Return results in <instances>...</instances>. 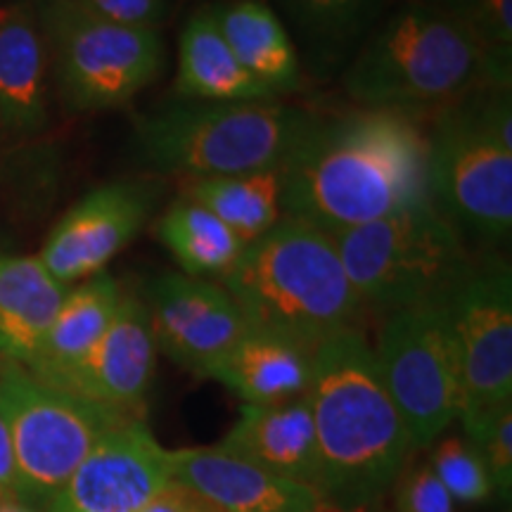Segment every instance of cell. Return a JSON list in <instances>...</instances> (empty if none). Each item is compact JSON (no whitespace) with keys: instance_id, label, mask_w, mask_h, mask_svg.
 Wrapping results in <instances>:
<instances>
[{"instance_id":"cell-1","label":"cell","mask_w":512,"mask_h":512,"mask_svg":"<svg viewBox=\"0 0 512 512\" xmlns=\"http://www.w3.org/2000/svg\"><path fill=\"white\" fill-rule=\"evenodd\" d=\"M280 174L283 216L328 235L432 202L427 128L408 112L316 117Z\"/></svg>"},{"instance_id":"cell-2","label":"cell","mask_w":512,"mask_h":512,"mask_svg":"<svg viewBox=\"0 0 512 512\" xmlns=\"http://www.w3.org/2000/svg\"><path fill=\"white\" fill-rule=\"evenodd\" d=\"M306 399L316 425L318 494L339 512L375 505L401 477L413 446L361 330L339 332L313 351Z\"/></svg>"},{"instance_id":"cell-3","label":"cell","mask_w":512,"mask_h":512,"mask_svg":"<svg viewBox=\"0 0 512 512\" xmlns=\"http://www.w3.org/2000/svg\"><path fill=\"white\" fill-rule=\"evenodd\" d=\"M221 285L249 330L285 337L309 351L356 328L366 311L332 235L287 216L249 242Z\"/></svg>"},{"instance_id":"cell-4","label":"cell","mask_w":512,"mask_h":512,"mask_svg":"<svg viewBox=\"0 0 512 512\" xmlns=\"http://www.w3.org/2000/svg\"><path fill=\"white\" fill-rule=\"evenodd\" d=\"M430 200L484 249L512 233V91L475 86L439 107L427 128Z\"/></svg>"},{"instance_id":"cell-5","label":"cell","mask_w":512,"mask_h":512,"mask_svg":"<svg viewBox=\"0 0 512 512\" xmlns=\"http://www.w3.org/2000/svg\"><path fill=\"white\" fill-rule=\"evenodd\" d=\"M316 114L275 100H181L136 124L140 159L183 181L283 169Z\"/></svg>"},{"instance_id":"cell-6","label":"cell","mask_w":512,"mask_h":512,"mask_svg":"<svg viewBox=\"0 0 512 512\" xmlns=\"http://www.w3.org/2000/svg\"><path fill=\"white\" fill-rule=\"evenodd\" d=\"M342 83L363 110L415 114L482 86L484 72L463 19L401 3L363 38Z\"/></svg>"},{"instance_id":"cell-7","label":"cell","mask_w":512,"mask_h":512,"mask_svg":"<svg viewBox=\"0 0 512 512\" xmlns=\"http://www.w3.org/2000/svg\"><path fill=\"white\" fill-rule=\"evenodd\" d=\"M363 309L387 313L444 299L472 266L463 235L422 202L332 235Z\"/></svg>"},{"instance_id":"cell-8","label":"cell","mask_w":512,"mask_h":512,"mask_svg":"<svg viewBox=\"0 0 512 512\" xmlns=\"http://www.w3.org/2000/svg\"><path fill=\"white\" fill-rule=\"evenodd\" d=\"M0 415L12 439L24 505H50L112 427L140 418L50 387L10 361H0Z\"/></svg>"},{"instance_id":"cell-9","label":"cell","mask_w":512,"mask_h":512,"mask_svg":"<svg viewBox=\"0 0 512 512\" xmlns=\"http://www.w3.org/2000/svg\"><path fill=\"white\" fill-rule=\"evenodd\" d=\"M36 17L53 57L57 91L69 110L124 107L162 72L159 31L107 22L76 0H43Z\"/></svg>"},{"instance_id":"cell-10","label":"cell","mask_w":512,"mask_h":512,"mask_svg":"<svg viewBox=\"0 0 512 512\" xmlns=\"http://www.w3.org/2000/svg\"><path fill=\"white\" fill-rule=\"evenodd\" d=\"M446 297L387 313L373 347L413 451L439 439L458 420L463 401Z\"/></svg>"},{"instance_id":"cell-11","label":"cell","mask_w":512,"mask_h":512,"mask_svg":"<svg viewBox=\"0 0 512 512\" xmlns=\"http://www.w3.org/2000/svg\"><path fill=\"white\" fill-rule=\"evenodd\" d=\"M460 370L458 420L472 439L512 403V271L501 256L472 261L446 297Z\"/></svg>"},{"instance_id":"cell-12","label":"cell","mask_w":512,"mask_h":512,"mask_svg":"<svg viewBox=\"0 0 512 512\" xmlns=\"http://www.w3.org/2000/svg\"><path fill=\"white\" fill-rule=\"evenodd\" d=\"M169 482L171 451L143 418H128L91 448L50 512H140Z\"/></svg>"},{"instance_id":"cell-13","label":"cell","mask_w":512,"mask_h":512,"mask_svg":"<svg viewBox=\"0 0 512 512\" xmlns=\"http://www.w3.org/2000/svg\"><path fill=\"white\" fill-rule=\"evenodd\" d=\"M145 306L157 349L200 377L249 330L221 283L181 271L157 275Z\"/></svg>"},{"instance_id":"cell-14","label":"cell","mask_w":512,"mask_h":512,"mask_svg":"<svg viewBox=\"0 0 512 512\" xmlns=\"http://www.w3.org/2000/svg\"><path fill=\"white\" fill-rule=\"evenodd\" d=\"M155 209V195L136 183H110L88 192L50 230L38 261L64 287L105 271L138 238Z\"/></svg>"},{"instance_id":"cell-15","label":"cell","mask_w":512,"mask_h":512,"mask_svg":"<svg viewBox=\"0 0 512 512\" xmlns=\"http://www.w3.org/2000/svg\"><path fill=\"white\" fill-rule=\"evenodd\" d=\"M157 342L143 299L124 294L95 347L46 384L114 411L140 415L157 366Z\"/></svg>"},{"instance_id":"cell-16","label":"cell","mask_w":512,"mask_h":512,"mask_svg":"<svg viewBox=\"0 0 512 512\" xmlns=\"http://www.w3.org/2000/svg\"><path fill=\"white\" fill-rule=\"evenodd\" d=\"M174 482L190 486L223 512H328L318 491L273 475L219 446L171 451Z\"/></svg>"},{"instance_id":"cell-17","label":"cell","mask_w":512,"mask_h":512,"mask_svg":"<svg viewBox=\"0 0 512 512\" xmlns=\"http://www.w3.org/2000/svg\"><path fill=\"white\" fill-rule=\"evenodd\" d=\"M48 121V48L36 12L0 8V136L34 138Z\"/></svg>"},{"instance_id":"cell-18","label":"cell","mask_w":512,"mask_h":512,"mask_svg":"<svg viewBox=\"0 0 512 512\" xmlns=\"http://www.w3.org/2000/svg\"><path fill=\"white\" fill-rule=\"evenodd\" d=\"M221 446L273 475L320 489L316 425L306 396L273 406H242Z\"/></svg>"},{"instance_id":"cell-19","label":"cell","mask_w":512,"mask_h":512,"mask_svg":"<svg viewBox=\"0 0 512 512\" xmlns=\"http://www.w3.org/2000/svg\"><path fill=\"white\" fill-rule=\"evenodd\" d=\"M313 351L290 339L247 330L207 377L226 384L245 406L302 399L311 387Z\"/></svg>"},{"instance_id":"cell-20","label":"cell","mask_w":512,"mask_h":512,"mask_svg":"<svg viewBox=\"0 0 512 512\" xmlns=\"http://www.w3.org/2000/svg\"><path fill=\"white\" fill-rule=\"evenodd\" d=\"M228 48L275 98L302 86V57L283 17L264 0L209 5Z\"/></svg>"},{"instance_id":"cell-21","label":"cell","mask_w":512,"mask_h":512,"mask_svg":"<svg viewBox=\"0 0 512 512\" xmlns=\"http://www.w3.org/2000/svg\"><path fill=\"white\" fill-rule=\"evenodd\" d=\"M67 290L38 256L0 254V361H34Z\"/></svg>"},{"instance_id":"cell-22","label":"cell","mask_w":512,"mask_h":512,"mask_svg":"<svg viewBox=\"0 0 512 512\" xmlns=\"http://www.w3.org/2000/svg\"><path fill=\"white\" fill-rule=\"evenodd\" d=\"M176 93L181 100L249 102L275 100L228 48L209 8L197 10L178 41Z\"/></svg>"},{"instance_id":"cell-23","label":"cell","mask_w":512,"mask_h":512,"mask_svg":"<svg viewBox=\"0 0 512 512\" xmlns=\"http://www.w3.org/2000/svg\"><path fill=\"white\" fill-rule=\"evenodd\" d=\"M121 299L124 292L107 273L69 287L41 349L27 366L29 373L48 382L81 361L112 325Z\"/></svg>"},{"instance_id":"cell-24","label":"cell","mask_w":512,"mask_h":512,"mask_svg":"<svg viewBox=\"0 0 512 512\" xmlns=\"http://www.w3.org/2000/svg\"><path fill=\"white\" fill-rule=\"evenodd\" d=\"M294 34L302 41L306 60L318 72L349 62L370 29L387 12L389 0H275Z\"/></svg>"},{"instance_id":"cell-25","label":"cell","mask_w":512,"mask_h":512,"mask_svg":"<svg viewBox=\"0 0 512 512\" xmlns=\"http://www.w3.org/2000/svg\"><path fill=\"white\" fill-rule=\"evenodd\" d=\"M183 197L209 209L245 245L259 240L285 219L280 169L185 181Z\"/></svg>"},{"instance_id":"cell-26","label":"cell","mask_w":512,"mask_h":512,"mask_svg":"<svg viewBox=\"0 0 512 512\" xmlns=\"http://www.w3.org/2000/svg\"><path fill=\"white\" fill-rule=\"evenodd\" d=\"M157 240L169 249L181 273L223 278L245 252V242L202 204L178 197L157 221Z\"/></svg>"},{"instance_id":"cell-27","label":"cell","mask_w":512,"mask_h":512,"mask_svg":"<svg viewBox=\"0 0 512 512\" xmlns=\"http://www.w3.org/2000/svg\"><path fill=\"white\" fill-rule=\"evenodd\" d=\"M463 22L477 46L486 86L512 88V0H479Z\"/></svg>"},{"instance_id":"cell-28","label":"cell","mask_w":512,"mask_h":512,"mask_svg":"<svg viewBox=\"0 0 512 512\" xmlns=\"http://www.w3.org/2000/svg\"><path fill=\"white\" fill-rule=\"evenodd\" d=\"M432 472L444 484L448 496L460 503H484L494 494L489 467L470 439L448 437L432 456Z\"/></svg>"},{"instance_id":"cell-29","label":"cell","mask_w":512,"mask_h":512,"mask_svg":"<svg viewBox=\"0 0 512 512\" xmlns=\"http://www.w3.org/2000/svg\"><path fill=\"white\" fill-rule=\"evenodd\" d=\"M479 448L486 467H489L494 491L505 501L512 494V403L498 411L470 439Z\"/></svg>"},{"instance_id":"cell-30","label":"cell","mask_w":512,"mask_h":512,"mask_svg":"<svg viewBox=\"0 0 512 512\" xmlns=\"http://www.w3.org/2000/svg\"><path fill=\"white\" fill-rule=\"evenodd\" d=\"M396 512H453V498L430 465H418L396 479Z\"/></svg>"},{"instance_id":"cell-31","label":"cell","mask_w":512,"mask_h":512,"mask_svg":"<svg viewBox=\"0 0 512 512\" xmlns=\"http://www.w3.org/2000/svg\"><path fill=\"white\" fill-rule=\"evenodd\" d=\"M76 3L107 22L152 31H159V24L169 12V0H76Z\"/></svg>"},{"instance_id":"cell-32","label":"cell","mask_w":512,"mask_h":512,"mask_svg":"<svg viewBox=\"0 0 512 512\" xmlns=\"http://www.w3.org/2000/svg\"><path fill=\"white\" fill-rule=\"evenodd\" d=\"M140 512H223L181 482H169Z\"/></svg>"},{"instance_id":"cell-33","label":"cell","mask_w":512,"mask_h":512,"mask_svg":"<svg viewBox=\"0 0 512 512\" xmlns=\"http://www.w3.org/2000/svg\"><path fill=\"white\" fill-rule=\"evenodd\" d=\"M5 501H19V477L8 425L0 415V503Z\"/></svg>"},{"instance_id":"cell-34","label":"cell","mask_w":512,"mask_h":512,"mask_svg":"<svg viewBox=\"0 0 512 512\" xmlns=\"http://www.w3.org/2000/svg\"><path fill=\"white\" fill-rule=\"evenodd\" d=\"M401 3H413V5H422V8H430L437 12H446V15L460 17L463 19L467 12H470L479 0H401Z\"/></svg>"},{"instance_id":"cell-35","label":"cell","mask_w":512,"mask_h":512,"mask_svg":"<svg viewBox=\"0 0 512 512\" xmlns=\"http://www.w3.org/2000/svg\"><path fill=\"white\" fill-rule=\"evenodd\" d=\"M0 512H31V510L19 501H5V503H0Z\"/></svg>"},{"instance_id":"cell-36","label":"cell","mask_w":512,"mask_h":512,"mask_svg":"<svg viewBox=\"0 0 512 512\" xmlns=\"http://www.w3.org/2000/svg\"><path fill=\"white\" fill-rule=\"evenodd\" d=\"M394 512H396V510H394Z\"/></svg>"}]
</instances>
